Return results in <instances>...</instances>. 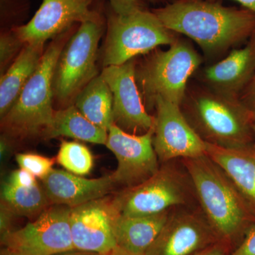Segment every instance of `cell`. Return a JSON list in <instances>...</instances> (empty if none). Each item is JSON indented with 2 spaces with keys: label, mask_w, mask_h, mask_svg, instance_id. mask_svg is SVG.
<instances>
[{
  "label": "cell",
  "mask_w": 255,
  "mask_h": 255,
  "mask_svg": "<svg viewBox=\"0 0 255 255\" xmlns=\"http://www.w3.org/2000/svg\"><path fill=\"white\" fill-rule=\"evenodd\" d=\"M179 107L191 127L208 143L226 148L255 143V114L237 97L189 82Z\"/></svg>",
  "instance_id": "obj_3"
},
{
  "label": "cell",
  "mask_w": 255,
  "mask_h": 255,
  "mask_svg": "<svg viewBox=\"0 0 255 255\" xmlns=\"http://www.w3.org/2000/svg\"><path fill=\"white\" fill-rule=\"evenodd\" d=\"M145 1H149V2L157 3L160 2V1H162L163 0H145Z\"/></svg>",
  "instance_id": "obj_38"
},
{
  "label": "cell",
  "mask_w": 255,
  "mask_h": 255,
  "mask_svg": "<svg viewBox=\"0 0 255 255\" xmlns=\"http://www.w3.org/2000/svg\"><path fill=\"white\" fill-rule=\"evenodd\" d=\"M1 204L16 216H39L50 204L43 187L38 182L30 187H16L4 182L1 186Z\"/></svg>",
  "instance_id": "obj_23"
},
{
  "label": "cell",
  "mask_w": 255,
  "mask_h": 255,
  "mask_svg": "<svg viewBox=\"0 0 255 255\" xmlns=\"http://www.w3.org/2000/svg\"><path fill=\"white\" fill-rule=\"evenodd\" d=\"M70 209L67 206L50 205L36 221L1 236V244L26 255H56L75 251Z\"/></svg>",
  "instance_id": "obj_9"
},
{
  "label": "cell",
  "mask_w": 255,
  "mask_h": 255,
  "mask_svg": "<svg viewBox=\"0 0 255 255\" xmlns=\"http://www.w3.org/2000/svg\"><path fill=\"white\" fill-rule=\"evenodd\" d=\"M41 181L50 205L70 208L105 197L117 185L112 174L97 179H87L56 169H52Z\"/></svg>",
  "instance_id": "obj_17"
},
{
  "label": "cell",
  "mask_w": 255,
  "mask_h": 255,
  "mask_svg": "<svg viewBox=\"0 0 255 255\" xmlns=\"http://www.w3.org/2000/svg\"><path fill=\"white\" fill-rule=\"evenodd\" d=\"M135 59L104 68L101 73L113 95L114 124L124 131L141 135L155 127V117L146 110L135 80Z\"/></svg>",
  "instance_id": "obj_12"
},
{
  "label": "cell",
  "mask_w": 255,
  "mask_h": 255,
  "mask_svg": "<svg viewBox=\"0 0 255 255\" xmlns=\"http://www.w3.org/2000/svg\"><path fill=\"white\" fill-rule=\"evenodd\" d=\"M153 147L161 162L206 155V142L183 115L180 107L157 99Z\"/></svg>",
  "instance_id": "obj_14"
},
{
  "label": "cell",
  "mask_w": 255,
  "mask_h": 255,
  "mask_svg": "<svg viewBox=\"0 0 255 255\" xmlns=\"http://www.w3.org/2000/svg\"><path fill=\"white\" fill-rule=\"evenodd\" d=\"M119 215L113 199L107 196L71 208L70 229L75 249L110 255L117 246L114 225Z\"/></svg>",
  "instance_id": "obj_13"
},
{
  "label": "cell",
  "mask_w": 255,
  "mask_h": 255,
  "mask_svg": "<svg viewBox=\"0 0 255 255\" xmlns=\"http://www.w3.org/2000/svg\"><path fill=\"white\" fill-rule=\"evenodd\" d=\"M15 215L10 211L7 208L1 204L0 206V233L1 236L7 234L11 229V223L15 217Z\"/></svg>",
  "instance_id": "obj_32"
},
{
  "label": "cell",
  "mask_w": 255,
  "mask_h": 255,
  "mask_svg": "<svg viewBox=\"0 0 255 255\" xmlns=\"http://www.w3.org/2000/svg\"><path fill=\"white\" fill-rule=\"evenodd\" d=\"M178 37L145 8L125 15L112 11L107 21L104 66L123 65L137 55L148 54L158 46H169Z\"/></svg>",
  "instance_id": "obj_7"
},
{
  "label": "cell",
  "mask_w": 255,
  "mask_h": 255,
  "mask_svg": "<svg viewBox=\"0 0 255 255\" xmlns=\"http://www.w3.org/2000/svg\"><path fill=\"white\" fill-rule=\"evenodd\" d=\"M255 73V32L244 46L233 50L223 60L206 67L199 80L214 91L239 98Z\"/></svg>",
  "instance_id": "obj_16"
},
{
  "label": "cell",
  "mask_w": 255,
  "mask_h": 255,
  "mask_svg": "<svg viewBox=\"0 0 255 255\" xmlns=\"http://www.w3.org/2000/svg\"><path fill=\"white\" fill-rule=\"evenodd\" d=\"M229 245L219 241L194 255H229Z\"/></svg>",
  "instance_id": "obj_33"
},
{
  "label": "cell",
  "mask_w": 255,
  "mask_h": 255,
  "mask_svg": "<svg viewBox=\"0 0 255 255\" xmlns=\"http://www.w3.org/2000/svg\"><path fill=\"white\" fill-rule=\"evenodd\" d=\"M101 255L97 254V253H88V252L80 251H77V250H75V251L66 252V253H60V254H58V255Z\"/></svg>",
  "instance_id": "obj_36"
},
{
  "label": "cell",
  "mask_w": 255,
  "mask_h": 255,
  "mask_svg": "<svg viewBox=\"0 0 255 255\" xmlns=\"http://www.w3.org/2000/svg\"><path fill=\"white\" fill-rule=\"evenodd\" d=\"M135 65V80L146 110L155 109L157 99L180 106L189 79L202 58L189 41L178 37L169 49H156Z\"/></svg>",
  "instance_id": "obj_4"
},
{
  "label": "cell",
  "mask_w": 255,
  "mask_h": 255,
  "mask_svg": "<svg viewBox=\"0 0 255 255\" xmlns=\"http://www.w3.org/2000/svg\"><path fill=\"white\" fill-rule=\"evenodd\" d=\"M112 11L117 14H130L137 10L144 9L142 0H109Z\"/></svg>",
  "instance_id": "obj_28"
},
{
  "label": "cell",
  "mask_w": 255,
  "mask_h": 255,
  "mask_svg": "<svg viewBox=\"0 0 255 255\" xmlns=\"http://www.w3.org/2000/svg\"><path fill=\"white\" fill-rule=\"evenodd\" d=\"M229 255H255V224L248 230L239 246Z\"/></svg>",
  "instance_id": "obj_29"
},
{
  "label": "cell",
  "mask_w": 255,
  "mask_h": 255,
  "mask_svg": "<svg viewBox=\"0 0 255 255\" xmlns=\"http://www.w3.org/2000/svg\"><path fill=\"white\" fill-rule=\"evenodd\" d=\"M171 210L150 216L119 215L114 225L117 246L134 254L145 255L167 222Z\"/></svg>",
  "instance_id": "obj_19"
},
{
  "label": "cell",
  "mask_w": 255,
  "mask_h": 255,
  "mask_svg": "<svg viewBox=\"0 0 255 255\" xmlns=\"http://www.w3.org/2000/svg\"><path fill=\"white\" fill-rule=\"evenodd\" d=\"M44 45L26 44L0 80V117L14 105L40 63Z\"/></svg>",
  "instance_id": "obj_20"
},
{
  "label": "cell",
  "mask_w": 255,
  "mask_h": 255,
  "mask_svg": "<svg viewBox=\"0 0 255 255\" xmlns=\"http://www.w3.org/2000/svg\"><path fill=\"white\" fill-rule=\"evenodd\" d=\"M240 100L255 114V73L253 78L240 95Z\"/></svg>",
  "instance_id": "obj_31"
},
{
  "label": "cell",
  "mask_w": 255,
  "mask_h": 255,
  "mask_svg": "<svg viewBox=\"0 0 255 255\" xmlns=\"http://www.w3.org/2000/svg\"><path fill=\"white\" fill-rule=\"evenodd\" d=\"M221 241L202 211L171 210L168 219L145 255H194Z\"/></svg>",
  "instance_id": "obj_11"
},
{
  "label": "cell",
  "mask_w": 255,
  "mask_h": 255,
  "mask_svg": "<svg viewBox=\"0 0 255 255\" xmlns=\"http://www.w3.org/2000/svg\"><path fill=\"white\" fill-rule=\"evenodd\" d=\"M0 255H26L23 254V253H18V252L12 251V250L9 249L7 248H3L1 250Z\"/></svg>",
  "instance_id": "obj_37"
},
{
  "label": "cell",
  "mask_w": 255,
  "mask_h": 255,
  "mask_svg": "<svg viewBox=\"0 0 255 255\" xmlns=\"http://www.w3.org/2000/svg\"><path fill=\"white\" fill-rule=\"evenodd\" d=\"M56 161L68 172L78 176L90 174L94 164L93 155L87 146L65 140L60 144Z\"/></svg>",
  "instance_id": "obj_24"
},
{
  "label": "cell",
  "mask_w": 255,
  "mask_h": 255,
  "mask_svg": "<svg viewBox=\"0 0 255 255\" xmlns=\"http://www.w3.org/2000/svg\"><path fill=\"white\" fill-rule=\"evenodd\" d=\"M152 11L164 26L195 41L209 56L246 43L255 32V13L219 1L175 0Z\"/></svg>",
  "instance_id": "obj_1"
},
{
  "label": "cell",
  "mask_w": 255,
  "mask_h": 255,
  "mask_svg": "<svg viewBox=\"0 0 255 255\" xmlns=\"http://www.w3.org/2000/svg\"><path fill=\"white\" fill-rule=\"evenodd\" d=\"M110 255H140L137 254H134V253H130V252H128L126 251V250L122 249V248H119V247L117 246L112 251V253H110Z\"/></svg>",
  "instance_id": "obj_35"
},
{
  "label": "cell",
  "mask_w": 255,
  "mask_h": 255,
  "mask_svg": "<svg viewBox=\"0 0 255 255\" xmlns=\"http://www.w3.org/2000/svg\"><path fill=\"white\" fill-rule=\"evenodd\" d=\"M211 1H219V0H211ZM238 1L243 6V7L246 8L255 13V0H234Z\"/></svg>",
  "instance_id": "obj_34"
},
{
  "label": "cell",
  "mask_w": 255,
  "mask_h": 255,
  "mask_svg": "<svg viewBox=\"0 0 255 255\" xmlns=\"http://www.w3.org/2000/svg\"><path fill=\"white\" fill-rule=\"evenodd\" d=\"M24 44L13 31L1 35L0 39V67L1 74L4 73L6 67L17 57Z\"/></svg>",
  "instance_id": "obj_26"
},
{
  "label": "cell",
  "mask_w": 255,
  "mask_h": 255,
  "mask_svg": "<svg viewBox=\"0 0 255 255\" xmlns=\"http://www.w3.org/2000/svg\"><path fill=\"white\" fill-rule=\"evenodd\" d=\"M154 132L155 127L145 133L135 135L112 124L105 145L118 161V167L112 174L117 185L134 187L158 171L160 167L153 147Z\"/></svg>",
  "instance_id": "obj_10"
},
{
  "label": "cell",
  "mask_w": 255,
  "mask_h": 255,
  "mask_svg": "<svg viewBox=\"0 0 255 255\" xmlns=\"http://www.w3.org/2000/svg\"><path fill=\"white\" fill-rule=\"evenodd\" d=\"M93 0H43L39 9L26 24L12 31L23 44L44 45L48 39L68 31L75 23L91 18L96 11Z\"/></svg>",
  "instance_id": "obj_15"
},
{
  "label": "cell",
  "mask_w": 255,
  "mask_h": 255,
  "mask_svg": "<svg viewBox=\"0 0 255 255\" xmlns=\"http://www.w3.org/2000/svg\"><path fill=\"white\" fill-rule=\"evenodd\" d=\"M16 160L20 168L25 169L36 178H46L53 169L55 159L33 153H19Z\"/></svg>",
  "instance_id": "obj_25"
},
{
  "label": "cell",
  "mask_w": 255,
  "mask_h": 255,
  "mask_svg": "<svg viewBox=\"0 0 255 255\" xmlns=\"http://www.w3.org/2000/svg\"><path fill=\"white\" fill-rule=\"evenodd\" d=\"M194 197L195 193L187 172L170 161L145 182L126 188L113 200L122 216H145L187 206Z\"/></svg>",
  "instance_id": "obj_8"
},
{
  "label": "cell",
  "mask_w": 255,
  "mask_h": 255,
  "mask_svg": "<svg viewBox=\"0 0 255 255\" xmlns=\"http://www.w3.org/2000/svg\"><path fill=\"white\" fill-rule=\"evenodd\" d=\"M200 209L221 241L231 244L255 224V214L226 172L209 156L181 159Z\"/></svg>",
  "instance_id": "obj_2"
},
{
  "label": "cell",
  "mask_w": 255,
  "mask_h": 255,
  "mask_svg": "<svg viewBox=\"0 0 255 255\" xmlns=\"http://www.w3.org/2000/svg\"><path fill=\"white\" fill-rule=\"evenodd\" d=\"M16 187H30L35 185L37 181L33 174L22 168L13 171L6 182Z\"/></svg>",
  "instance_id": "obj_27"
},
{
  "label": "cell",
  "mask_w": 255,
  "mask_h": 255,
  "mask_svg": "<svg viewBox=\"0 0 255 255\" xmlns=\"http://www.w3.org/2000/svg\"><path fill=\"white\" fill-rule=\"evenodd\" d=\"M253 130H254L255 144V119H254V124H253Z\"/></svg>",
  "instance_id": "obj_39"
},
{
  "label": "cell",
  "mask_w": 255,
  "mask_h": 255,
  "mask_svg": "<svg viewBox=\"0 0 255 255\" xmlns=\"http://www.w3.org/2000/svg\"><path fill=\"white\" fill-rule=\"evenodd\" d=\"M73 105L90 122L106 131L114 124L113 95L101 75L84 87Z\"/></svg>",
  "instance_id": "obj_22"
},
{
  "label": "cell",
  "mask_w": 255,
  "mask_h": 255,
  "mask_svg": "<svg viewBox=\"0 0 255 255\" xmlns=\"http://www.w3.org/2000/svg\"><path fill=\"white\" fill-rule=\"evenodd\" d=\"M103 31V20L96 12L80 23L63 47L53 77L54 99L61 108L73 105L84 87L98 75L96 61Z\"/></svg>",
  "instance_id": "obj_6"
},
{
  "label": "cell",
  "mask_w": 255,
  "mask_h": 255,
  "mask_svg": "<svg viewBox=\"0 0 255 255\" xmlns=\"http://www.w3.org/2000/svg\"><path fill=\"white\" fill-rule=\"evenodd\" d=\"M206 155L232 179L255 214V144L226 148L206 142Z\"/></svg>",
  "instance_id": "obj_18"
},
{
  "label": "cell",
  "mask_w": 255,
  "mask_h": 255,
  "mask_svg": "<svg viewBox=\"0 0 255 255\" xmlns=\"http://www.w3.org/2000/svg\"><path fill=\"white\" fill-rule=\"evenodd\" d=\"M26 0H1V14L3 18L9 17L25 7Z\"/></svg>",
  "instance_id": "obj_30"
},
{
  "label": "cell",
  "mask_w": 255,
  "mask_h": 255,
  "mask_svg": "<svg viewBox=\"0 0 255 255\" xmlns=\"http://www.w3.org/2000/svg\"><path fill=\"white\" fill-rule=\"evenodd\" d=\"M46 139L66 136L106 145L108 132L97 127L84 117L75 105L54 111L51 122L41 133Z\"/></svg>",
  "instance_id": "obj_21"
},
{
  "label": "cell",
  "mask_w": 255,
  "mask_h": 255,
  "mask_svg": "<svg viewBox=\"0 0 255 255\" xmlns=\"http://www.w3.org/2000/svg\"><path fill=\"white\" fill-rule=\"evenodd\" d=\"M68 33H62L51 41L18 100L1 119V129L6 136L25 138L41 135L51 122L55 111L53 77Z\"/></svg>",
  "instance_id": "obj_5"
}]
</instances>
